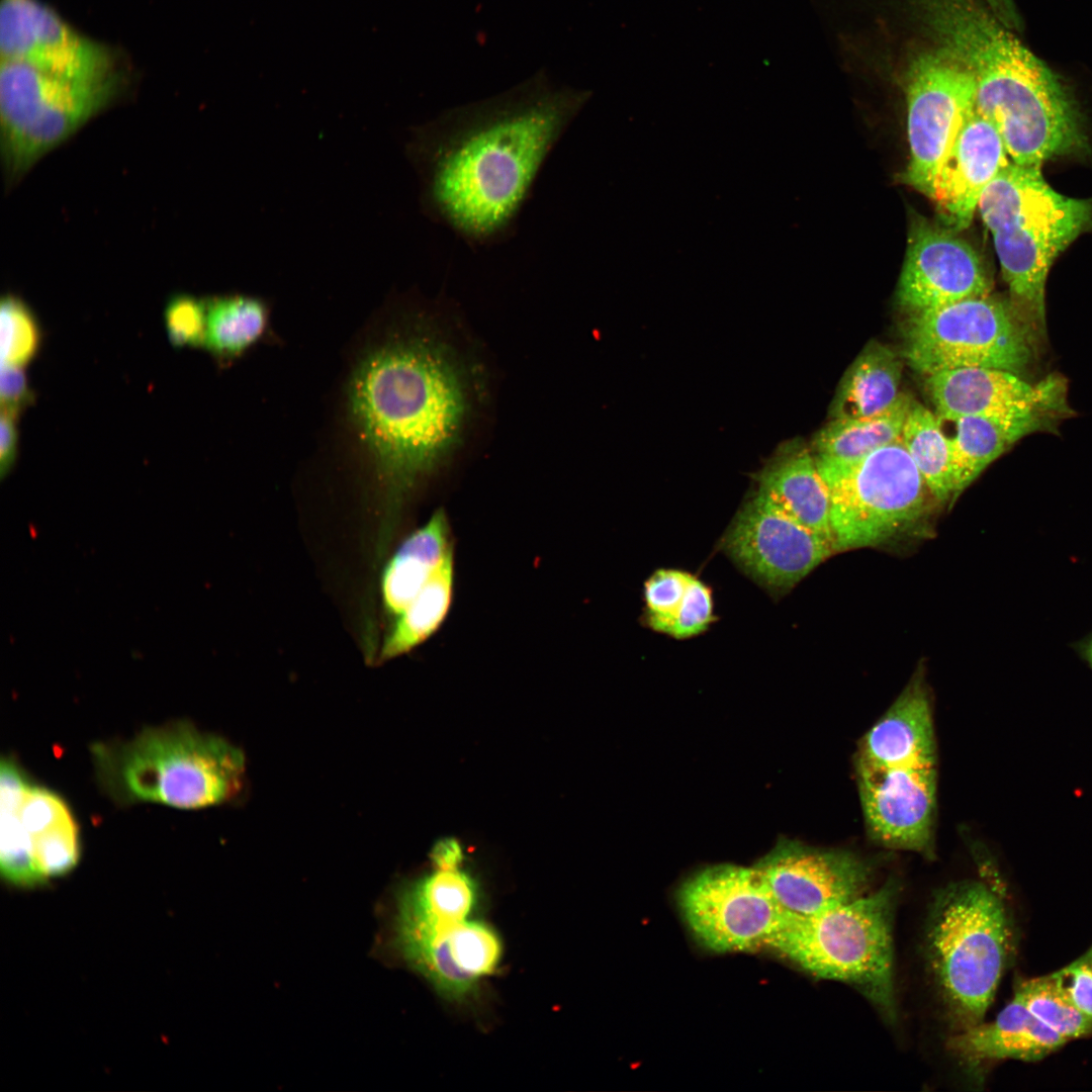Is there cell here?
<instances>
[{"mask_svg": "<svg viewBox=\"0 0 1092 1092\" xmlns=\"http://www.w3.org/2000/svg\"><path fill=\"white\" fill-rule=\"evenodd\" d=\"M787 915L807 917L864 895L871 866L854 853L783 839L754 866Z\"/></svg>", "mask_w": 1092, "mask_h": 1092, "instance_id": "2e32d148", "label": "cell"}, {"mask_svg": "<svg viewBox=\"0 0 1092 1092\" xmlns=\"http://www.w3.org/2000/svg\"><path fill=\"white\" fill-rule=\"evenodd\" d=\"M1066 1042L1013 997L994 1020L958 1030L947 1044L965 1063L978 1066L1007 1059L1039 1061Z\"/></svg>", "mask_w": 1092, "mask_h": 1092, "instance_id": "44dd1931", "label": "cell"}, {"mask_svg": "<svg viewBox=\"0 0 1092 1092\" xmlns=\"http://www.w3.org/2000/svg\"><path fill=\"white\" fill-rule=\"evenodd\" d=\"M926 384L936 415L981 417L1027 435L1056 429L1074 414L1059 375L1029 382L1002 369L967 367L928 375Z\"/></svg>", "mask_w": 1092, "mask_h": 1092, "instance_id": "5bb4252c", "label": "cell"}, {"mask_svg": "<svg viewBox=\"0 0 1092 1092\" xmlns=\"http://www.w3.org/2000/svg\"><path fill=\"white\" fill-rule=\"evenodd\" d=\"M1014 998L1067 1041L1092 1035V1017L1068 1000L1051 975L1018 982Z\"/></svg>", "mask_w": 1092, "mask_h": 1092, "instance_id": "d6a6232c", "label": "cell"}, {"mask_svg": "<svg viewBox=\"0 0 1092 1092\" xmlns=\"http://www.w3.org/2000/svg\"><path fill=\"white\" fill-rule=\"evenodd\" d=\"M1009 163L996 128L975 111L940 165L929 195L948 230L970 225L982 193Z\"/></svg>", "mask_w": 1092, "mask_h": 1092, "instance_id": "ffe728a7", "label": "cell"}, {"mask_svg": "<svg viewBox=\"0 0 1092 1092\" xmlns=\"http://www.w3.org/2000/svg\"><path fill=\"white\" fill-rule=\"evenodd\" d=\"M677 900L695 937L717 952L769 947L786 916L754 867L706 868L681 885Z\"/></svg>", "mask_w": 1092, "mask_h": 1092, "instance_id": "7c38bea8", "label": "cell"}, {"mask_svg": "<svg viewBox=\"0 0 1092 1092\" xmlns=\"http://www.w3.org/2000/svg\"><path fill=\"white\" fill-rule=\"evenodd\" d=\"M901 440L930 494L938 502L953 499L950 450L936 414L912 400Z\"/></svg>", "mask_w": 1092, "mask_h": 1092, "instance_id": "4dcf8cb0", "label": "cell"}, {"mask_svg": "<svg viewBox=\"0 0 1092 1092\" xmlns=\"http://www.w3.org/2000/svg\"><path fill=\"white\" fill-rule=\"evenodd\" d=\"M165 326L173 346L204 345L206 332V302L188 295L169 300L165 308Z\"/></svg>", "mask_w": 1092, "mask_h": 1092, "instance_id": "d590c367", "label": "cell"}, {"mask_svg": "<svg viewBox=\"0 0 1092 1092\" xmlns=\"http://www.w3.org/2000/svg\"><path fill=\"white\" fill-rule=\"evenodd\" d=\"M912 315L904 356L926 376L967 367L1019 375L1034 359L1037 344L1010 302L987 295Z\"/></svg>", "mask_w": 1092, "mask_h": 1092, "instance_id": "8fae6325", "label": "cell"}, {"mask_svg": "<svg viewBox=\"0 0 1092 1092\" xmlns=\"http://www.w3.org/2000/svg\"><path fill=\"white\" fill-rule=\"evenodd\" d=\"M713 621V602L710 588L692 577L686 595L672 621L668 635L686 639L705 631Z\"/></svg>", "mask_w": 1092, "mask_h": 1092, "instance_id": "8d00e7d4", "label": "cell"}, {"mask_svg": "<svg viewBox=\"0 0 1092 1092\" xmlns=\"http://www.w3.org/2000/svg\"><path fill=\"white\" fill-rule=\"evenodd\" d=\"M1086 657L1088 658L1089 662L1092 665V640L1090 641V643L1086 647Z\"/></svg>", "mask_w": 1092, "mask_h": 1092, "instance_id": "ee69618b", "label": "cell"}, {"mask_svg": "<svg viewBox=\"0 0 1092 1092\" xmlns=\"http://www.w3.org/2000/svg\"><path fill=\"white\" fill-rule=\"evenodd\" d=\"M588 99L545 72L446 110L419 131L414 155L433 218L472 246L508 238L546 160Z\"/></svg>", "mask_w": 1092, "mask_h": 1092, "instance_id": "6da1fadb", "label": "cell"}, {"mask_svg": "<svg viewBox=\"0 0 1092 1092\" xmlns=\"http://www.w3.org/2000/svg\"><path fill=\"white\" fill-rule=\"evenodd\" d=\"M814 458L829 491L834 552L879 545L924 514L930 492L901 439L856 459Z\"/></svg>", "mask_w": 1092, "mask_h": 1092, "instance_id": "9c48e42d", "label": "cell"}, {"mask_svg": "<svg viewBox=\"0 0 1092 1092\" xmlns=\"http://www.w3.org/2000/svg\"><path fill=\"white\" fill-rule=\"evenodd\" d=\"M0 400L1 410L14 415L32 401L23 367L1 365Z\"/></svg>", "mask_w": 1092, "mask_h": 1092, "instance_id": "f35d334b", "label": "cell"}, {"mask_svg": "<svg viewBox=\"0 0 1092 1092\" xmlns=\"http://www.w3.org/2000/svg\"><path fill=\"white\" fill-rule=\"evenodd\" d=\"M393 945L412 968L454 998L492 973L502 954L496 933L467 919L394 921Z\"/></svg>", "mask_w": 1092, "mask_h": 1092, "instance_id": "ac0fdd59", "label": "cell"}, {"mask_svg": "<svg viewBox=\"0 0 1092 1092\" xmlns=\"http://www.w3.org/2000/svg\"><path fill=\"white\" fill-rule=\"evenodd\" d=\"M91 753L100 785L121 804L217 805L240 792L245 772L241 749L187 721L146 728L128 741L98 742Z\"/></svg>", "mask_w": 1092, "mask_h": 1092, "instance_id": "8992f818", "label": "cell"}, {"mask_svg": "<svg viewBox=\"0 0 1092 1092\" xmlns=\"http://www.w3.org/2000/svg\"><path fill=\"white\" fill-rule=\"evenodd\" d=\"M1082 958L1089 964L1092 969V947L1082 956Z\"/></svg>", "mask_w": 1092, "mask_h": 1092, "instance_id": "7bdbcfd3", "label": "cell"}, {"mask_svg": "<svg viewBox=\"0 0 1092 1092\" xmlns=\"http://www.w3.org/2000/svg\"><path fill=\"white\" fill-rule=\"evenodd\" d=\"M990 282L974 249L950 230L912 228L898 283V301L912 313L987 296Z\"/></svg>", "mask_w": 1092, "mask_h": 1092, "instance_id": "d6986e66", "label": "cell"}, {"mask_svg": "<svg viewBox=\"0 0 1092 1092\" xmlns=\"http://www.w3.org/2000/svg\"><path fill=\"white\" fill-rule=\"evenodd\" d=\"M988 9L1007 27L1019 28L1020 16L1013 0H984Z\"/></svg>", "mask_w": 1092, "mask_h": 1092, "instance_id": "b9f144b4", "label": "cell"}, {"mask_svg": "<svg viewBox=\"0 0 1092 1092\" xmlns=\"http://www.w3.org/2000/svg\"><path fill=\"white\" fill-rule=\"evenodd\" d=\"M430 857L435 868L449 870L461 867L464 853L459 840L445 837L435 843Z\"/></svg>", "mask_w": 1092, "mask_h": 1092, "instance_id": "60d3db41", "label": "cell"}, {"mask_svg": "<svg viewBox=\"0 0 1092 1092\" xmlns=\"http://www.w3.org/2000/svg\"><path fill=\"white\" fill-rule=\"evenodd\" d=\"M27 781L14 759H1L0 871L4 881L22 889H32L48 883L31 858L19 818V799Z\"/></svg>", "mask_w": 1092, "mask_h": 1092, "instance_id": "f546056e", "label": "cell"}, {"mask_svg": "<svg viewBox=\"0 0 1092 1092\" xmlns=\"http://www.w3.org/2000/svg\"><path fill=\"white\" fill-rule=\"evenodd\" d=\"M451 552L448 521L444 512L438 511L403 541L388 561L381 578L386 612L397 617Z\"/></svg>", "mask_w": 1092, "mask_h": 1092, "instance_id": "cb8c5ba5", "label": "cell"}, {"mask_svg": "<svg viewBox=\"0 0 1092 1092\" xmlns=\"http://www.w3.org/2000/svg\"><path fill=\"white\" fill-rule=\"evenodd\" d=\"M975 111L976 81L958 59L939 49L914 62L907 84L911 186L930 195L940 165Z\"/></svg>", "mask_w": 1092, "mask_h": 1092, "instance_id": "4fadbf2b", "label": "cell"}, {"mask_svg": "<svg viewBox=\"0 0 1092 1092\" xmlns=\"http://www.w3.org/2000/svg\"><path fill=\"white\" fill-rule=\"evenodd\" d=\"M757 481L758 489L833 547L829 491L806 450L784 452L760 471Z\"/></svg>", "mask_w": 1092, "mask_h": 1092, "instance_id": "603a6c76", "label": "cell"}, {"mask_svg": "<svg viewBox=\"0 0 1092 1092\" xmlns=\"http://www.w3.org/2000/svg\"><path fill=\"white\" fill-rule=\"evenodd\" d=\"M453 589L454 563L451 552L419 595L396 617L384 640L381 657L390 659L405 654L429 639L448 615Z\"/></svg>", "mask_w": 1092, "mask_h": 1092, "instance_id": "f1b7e54d", "label": "cell"}, {"mask_svg": "<svg viewBox=\"0 0 1092 1092\" xmlns=\"http://www.w3.org/2000/svg\"><path fill=\"white\" fill-rule=\"evenodd\" d=\"M349 393L353 419L393 500L451 450L468 404L458 365L423 336L373 350L357 367Z\"/></svg>", "mask_w": 1092, "mask_h": 1092, "instance_id": "7a4b0ae2", "label": "cell"}, {"mask_svg": "<svg viewBox=\"0 0 1092 1092\" xmlns=\"http://www.w3.org/2000/svg\"><path fill=\"white\" fill-rule=\"evenodd\" d=\"M692 577L681 570L660 569L648 578L644 597L651 629L668 634Z\"/></svg>", "mask_w": 1092, "mask_h": 1092, "instance_id": "e575fe53", "label": "cell"}, {"mask_svg": "<svg viewBox=\"0 0 1092 1092\" xmlns=\"http://www.w3.org/2000/svg\"><path fill=\"white\" fill-rule=\"evenodd\" d=\"M950 450L953 499L995 459L1027 434L976 416L936 415Z\"/></svg>", "mask_w": 1092, "mask_h": 1092, "instance_id": "484cf974", "label": "cell"}, {"mask_svg": "<svg viewBox=\"0 0 1092 1092\" xmlns=\"http://www.w3.org/2000/svg\"><path fill=\"white\" fill-rule=\"evenodd\" d=\"M1040 168L1009 163L978 203L1010 291V304L1037 345L1046 335L1050 268L1092 225V200L1057 192Z\"/></svg>", "mask_w": 1092, "mask_h": 1092, "instance_id": "5b68a950", "label": "cell"}, {"mask_svg": "<svg viewBox=\"0 0 1092 1092\" xmlns=\"http://www.w3.org/2000/svg\"><path fill=\"white\" fill-rule=\"evenodd\" d=\"M0 53L1 60L72 79L120 71L111 48L76 31L40 0H1Z\"/></svg>", "mask_w": 1092, "mask_h": 1092, "instance_id": "e0dca14e", "label": "cell"}, {"mask_svg": "<svg viewBox=\"0 0 1092 1092\" xmlns=\"http://www.w3.org/2000/svg\"><path fill=\"white\" fill-rule=\"evenodd\" d=\"M912 399L903 394L889 410L872 417L832 419L814 439L819 456L850 460L901 439Z\"/></svg>", "mask_w": 1092, "mask_h": 1092, "instance_id": "83f0119b", "label": "cell"}, {"mask_svg": "<svg viewBox=\"0 0 1092 1092\" xmlns=\"http://www.w3.org/2000/svg\"><path fill=\"white\" fill-rule=\"evenodd\" d=\"M268 313L254 298L231 296L206 302L204 347L219 357H235L254 345L264 334Z\"/></svg>", "mask_w": 1092, "mask_h": 1092, "instance_id": "1f68e13d", "label": "cell"}, {"mask_svg": "<svg viewBox=\"0 0 1092 1092\" xmlns=\"http://www.w3.org/2000/svg\"><path fill=\"white\" fill-rule=\"evenodd\" d=\"M1050 975L1068 1000L1092 1017V969L1089 964L1081 957Z\"/></svg>", "mask_w": 1092, "mask_h": 1092, "instance_id": "74e56055", "label": "cell"}, {"mask_svg": "<svg viewBox=\"0 0 1092 1092\" xmlns=\"http://www.w3.org/2000/svg\"><path fill=\"white\" fill-rule=\"evenodd\" d=\"M854 763L873 839L894 849L928 851L936 811L937 751L921 678L912 679L860 739Z\"/></svg>", "mask_w": 1092, "mask_h": 1092, "instance_id": "277c9868", "label": "cell"}, {"mask_svg": "<svg viewBox=\"0 0 1092 1092\" xmlns=\"http://www.w3.org/2000/svg\"><path fill=\"white\" fill-rule=\"evenodd\" d=\"M932 33L976 81V112L999 133L1012 163L1045 161L1087 148L1080 112L1059 75L974 0H947Z\"/></svg>", "mask_w": 1092, "mask_h": 1092, "instance_id": "3957f363", "label": "cell"}, {"mask_svg": "<svg viewBox=\"0 0 1092 1092\" xmlns=\"http://www.w3.org/2000/svg\"><path fill=\"white\" fill-rule=\"evenodd\" d=\"M476 901L477 885L467 872L435 868L399 890L394 920L466 919Z\"/></svg>", "mask_w": 1092, "mask_h": 1092, "instance_id": "4316f807", "label": "cell"}, {"mask_svg": "<svg viewBox=\"0 0 1092 1092\" xmlns=\"http://www.w3.org/2000/svg\"><path fill=\"white\" fill-rule=\"evenodd\" d=\"M40 343L37 323L30 309L11 295L0 304V364L24 367L35 356Z\"/></svg>", "mask_w": 1092, "mask_h": 1092, "instance_id": "836d02e7", "label": "cell"}, {"mask_svg": "<svg viewBox=\"0 0 1092 1092\" xmlns=\"http://www.w3.org/2000/svg\"><path fill=\"white\" fill-rule=\"evenodd\" d=\"M902 364L889 348L870 343L841 378L831 403L832 419L879 415L893 406L899 390Z\"/></svg>", "mask_w": 1092, "mask_h": 1092, "instance_id": "d4e9b609", "label": "cell"}, {"mask_svg": "<svg viewBox=\"0 0 1092 1092\" xmlns=\"http://www.w3.org/2000/svg\"><path fill=\"white\" fill-rule=\"evenodd\" d=\"M19 818L31 858L42 878L63 877L79 862V831L64 800L27 781L18 804Z\"/></svg>", "mask_w": 1092, "mask_h": 1092, "instance_id": "7402d4cb", "label": "cell"}, {"mask_svg": "<svg viewBox=\"0 0 1092 1092\" xmlns=\"http://www.w3.org/2000/svg\"><path fill=\"white\" fill-rule=\"evenodd\" d=\"M123 72L72 79L1 60L3 148L11 170H26L64 142L118 94Z\"/></svg>", "mask_w": 1092, "mask_h": 1092, "instance_id": "30bf717a", "label": "cell"}, {"mask_svg": "<svg viewBox=\"0 0 1092 1092\" xmlns=\"http://www.w3.org/2000/svg\"><path fill=\"white\" fill-rule=\"evenodd\" d=\"M927 947L958 1030L982 1022L1010 949V925L1000 898L976 881L942 891L931 914Z\"/></svg>", "mask_w": 1092, "mask_h": 1092, "instance_id": "ba28073f", "label": "cell"}, {"mask_svg": "<svg viewBox=\"0 0 1092 1092\" xmlns=\"http://www.w3.org/2000/svg\"><path fill=\"white\" fill-rule=\"evenodd\" d=\"M16 416L1 410L0 418V475L5 477L12 469L17 451Z\"/></svg>", "mask_w": 1092, "mask_h": 1092, "instance_id": "ab89813d", "label": "cell"}, {"mask_svg": "<svg viewBox=\"0 0 1092 1092\" xmlns=\"http://www.w3.org/2000/svg\"><path fill=\"white\" fill-rule=\"evenodd\" d=\"M895 887L807 917L787 915L769 947L803 970L855 987L895 1012L892 914Z\"/></svg>", "mask_w": 1092, "mask_h": 1092, "instance_id": "52a82bcc", "label": "cell"}, {"mask_svg": "<svg viewBox=\"0 0 1092 1092\" xmlns=\"http://www.w3.org/2000/svg\"><path fill=\"white\" fill-rule=\"evenodd\" d=\"M722 550L772 592H785L834 553L819 535L789 516L758 489L736 514Z\"/></svg>", "mask_w": 1092, "mask_h": 1092, "instance_id": "9a60e30c", "label": "cell"}]
</instances>
